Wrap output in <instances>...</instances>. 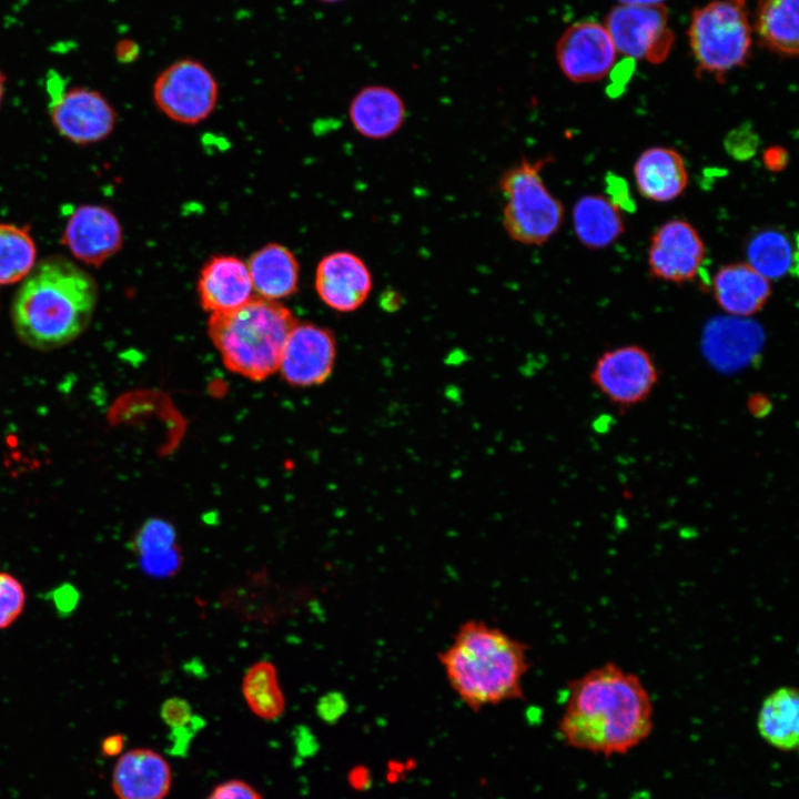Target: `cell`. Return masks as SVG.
Masks as SVG:
<instances>
[{
  "label": "cell",
  "instance_id": "obj_1",
  "mask_svg": "<svg viewBox=\"0 0 799 799\" xmlns=\"http://www.w3.org/2000/svg\"><path fill=\"white\" fill-rule=\"evenodd\" d=\"M653 726V702L640 678L606 663L568 684L558 730L573 748L611 756L638 746Z\"/></svg>",
  "mask_w": 799,
  "mask_h": 799
},
{
  "label": "cell",
  "instance_id": "obj_2",
  "mask_svg": "<svg viewBox=\"0 0 799 799\" xmlns=\"http://www.w3.org/2000/svg\"><path fill=\"white\" fill-rule=\"evenodd\" d=\"M529 647L483 619L463 621L438 654L445 678L472 711L524 698Z\"/></svg>",
  "mask_w": 799,
  "mask_h": 799
},
{
  "label": "cell",
  "instance_id": "obj_3",
  "mask_svg": "<svg viewBox=\"0 0 799 799\" xmlns=\"http://www.w3.org/2000/svg\"><path fill=\"white\" fill-rule=\"evenodd\" d=\"M97 299L89 273L68 259L50 256L21 281L11 305L13 328L32 348L64 346L88 327Z\"/></svg>",
  "mask_w": 799,
  "mask_h": 799
},
{
  "label": "cell",
  "instance_id": "obj_4",
  "mask_svg": "<svg viewBox=\"0 0 799 799\" xmlns=\"http://www.w3.org/2000/svg\"><path fill=\"white\" fill-rule=\"evenodd\" d=\"M296 323L281 303L252 296L237 309L211 314L208 333L231 372L263 381L279 370L284 344Z\"/></svg>",
  "mask_w": 799,
  "mask_h": 799
},
{
  "label": "cell",
  "instance_id": "obj_5",
  "mask_svg": "<svg viewBox=\"0 0 799 799\" xmlns=\"http://www.w3.org/2000/svg\"><path fill=\"white\" fill-rule=\"evenodd\" d=\"M548 161L549 156L536 161L524 156L499 176L502 224L507 235L520 244L543 245L563 223L564 206L542 176Z\"/></svg>",
  "mask_w": 799,
  "mask_h": 799
},
{
  "label": "cell",
  "instance_id": "obj_6",
  "mask_svg": "<svg viewBox=\"0 0 799 799\" xmlns=\"http://www.w3.org/2000/svg\"><path fill=\"white\" fill-rule=\"evenodd\" d=\"M747 0H714L694 10L688 30L698 70L722 79L745 64L751 47Z\"/></svg>",
  "mask_w": 799,
  "mask_h": 799
},
{
  "label": "cell",
  "instance_id": "obj_7",
  "mask_svg": "<svg viewBox=\"0 0 799 799\" xmlns=\"http://www.w3.org/2000/svg\"><path fill=\"white\" fill-rule=\"evenodd\" d=\"M219 85L211 71L194 59L166 67L153 84V100L162 113L183 124H196L214 110Z\"/></svg>",
  "mask_w": 799,
  "mask_h": 799
},
{
  "label": "cell",
  "instance_id": "obj_8",
  "mask_svg": "<svg viewBox=\"0 0 799 799\" xmlns=\"http://www.w3.org/2000/svg\"><path fill=\"white\" fill-rule=\"evenodd\" d=\"M651 354L640 345L627 344L605 351L591 370L594 386L620 408L646 401L658 382Z\"/></svg>",
  "mask_w": 799,
  "mask_h": 799
},
{
  "label": "cell",
  "instance_id": "obj_9",
  "mask_svg": "<svg viewBox=\"0 0 799 799\" xmlns=\"http://www.w3.org/2000/svg\"><path fill=\"white\" fill-rule=\"evenodd\" d=\"M605 28L616 51L651 63L664 62L675 40L661 3L617 6L607 14Z\"/></svg>",
  "mask_w": 799,
  "mask_h": 799
},
{
  "label": "cell",
  "instance_id": "obj_10",
  "mask_svg": "<svg viewBox=\"0 0 799 799\" xmlns=\"http://www.w3.org/2000/svg\"><path fill=\"white\" fill-rule=\"evenodd\" d=\"M49 89L51 120L63 138L77 144H90L111 134L117 114L100 92L80 87L63 91L54 84Z\"/></svg>",
  "mask_w": 799,
  "mask_h": 799
},
{
  "label": "cell",
  "instance_id": "obj_11",
  "mask_svg": "<svg viewBox=\"0 0 799 799\" xmlns=\"http://www.w3.org/2000/svg\"><path fill=\"white\" fill-rule=\"evenodd\" d=\"M335 358L336 341L331 330L296 323L284 344L277 371L291 385H318L332 374Z\"/></svg>",
  "mask_w": 799,
  "mask_h": 799
},
{
  "label": "cell",
  "instance_id": "obj_12",
  "mask_svg": "<svg viewBox=\"0 0 799 799\" xmlns=\"http://www.w3.org/2000/svg\"><path fill=\"white\" fill-rule=\"evenodd\" d=\"M616 52L606 28L593 21L569 26L556 44V59L562 72L576 83L604 78L614 65Z\"/></svg>",
  "mask_w": 799,
  "mask_h": 799
},
{
  "label": "cell",
  "instance_id": "obj_13",
  "mask_svg": "<svg viewBox=\"0 0 799 799\" xmlns=\"http://www.w3.org/2000/svg\"><path fill=\"white\" fill-rule=\"evenodd\" d=\"M705 245L697 230L688 222L672 220L653 235L648 251L651 274L660 280L682 283L700 271Z\"/></svg>",
  "mask_w": 799,
  "mask_h": 799
},
{
  "label": "cell",
  "instance_id": "obj_14",
  "mask_svg": "<svg viewBox=\"0 0 799 799\" xmlns=\"http://www.w3.org/2000/svg\"><path fill=\"white\" fill-rule=\"evenodd\" d=\"M123 233L118 218L108 208L85 204L69 216L62 244L79 261L100 266L122 246Z\"/></svg>",
  "mask_w": 799,
  "mask_h": 799
},
{
  "label": "cell",
  "instance_id": "obj_15",
  "mask_svg": "<svg viewBox=\"0 0 799 799\" xmlns=\"http://www.w3.org/2000/svg\"><path fill=\"white\" fill-rule=\"evenodd\" d=\"M315 289L320 299L332 310L350 313L368 299L373 277L367 264L348 251L324 256L315 272Z\"/></svg>",
  "mask_w": 799,
  "mask_h": 799
},
{
  "label": "cell",
  "instance_id": "obj_16",
  "mask_svg": "<svg viewBox=\"0 0 799 799\" xmlns=\"http://www.w3.org/2000/svg\"><path fill=\"white\" fill-rule=\"evenodd\" d=\"M172 781L169 761L150 748L123 752L112 772V789L118 799H165Z\"/></svg>",
  "mask_w": 799,
  "mask_h": 799
},
{
  "label": "cell",
  "instance_id": "obj_17",
  "mask_svg": "<svg viewBox=\"0 0 799 799\" xmlns=\"http://www.w3.org/2000/svg\"><path fill=\"white\" fill-rule=\"evenodd\" d=\"M196 290L202 309L211 314L237 309L253 293L246 263L232 255L208 260L201 269Z\"/></svg>",
  "mask_w": 799,
  "mask_h": 799
},
{
  "label": "cell",
  "instance_id": "obj_18",
  "mask_svg": "<svg viewBox=\"0 0 799 799\" xmlns=\"http://www.w3.org/2000/svg\"><path fill=\"white\" fill-rule=\"evenodd\" d=\"M348 117L353 128L370 140H385L404 125L406 105L392 88L372 84L362 88L351 100Z\"/></svg>",
  "mask_w": 799,
  "mask_h": 799
},
{
  "label": "cell",
  "instance_id": "obj_19",
  "mask_svg": "<svg viewBox=\"0 0 799 799\" xmlns=\"http://www.w3.org/2000/svg\"><path fill=\"white\" fill-rule=\"evenodd\" d=\"M711 286L718 306L735 317L755 315L762 310L771 295L770 281L747 262L719 269Z\"/></svg>",
  "mask_w": 799,
  "mask_h": 799
},
{
  "label": "cell",
  "instance_id": "obj_20",
  "mask_svg": "<svg viewBox=\"0 0 799 799\" xmlns=\"http://www.w3.org/2000/svg\"><path fill=\"white\" fill-rule=\"evenodd\" d=\"M634 174L640 194L656 202L676 199L688 183L681 155L676 150L663 146L645 150L635 163Z\"/></svg>",
  "mask_w": 799,
  "mask_h": 799
},
{
  "label": "cell",
  "instance_id": "obj_21",
  "mask_svg": "<svg viewBox=\"0 0 799 799\" xmlns=\"http://www.w3.org/2000/svg\"><path fill=\"white\" fill-rule=\"evenodd\" d=\"M246 265L253 291L260 297L276 301L296 292L300 265L286 246L269 243L255 251Z\"/></svg>",
  "mask_w": 799,
  "mask_h": 799
},
{
  "label": "cell",
  "instance_id": "obj_22",
  "mask_svg": "<svg viewBox=\"0 0 799 799\" xmlns=\"http://www.w3.org/2000/svg\"><path fill=\"white\" fill-rule=\"evenodd\" d=\"M757 727L770 746L782 751L795 750L799 730L798 690L782 686L771 691L761 704Z\"/></svg>",
  "mask_w": 799,
  "mask_h": 799
},
{
  "label": "cell",
  "instance_id": "obj_23",
  "mask_svg": "<svg viewBox=\"0 0 799 799\" xmlns=\"http://www.w3.org/2000/svg\"><path fill=\"white\" fill-rule=\"evenodd\" d=\"M573 225L577 239L588 249L606 247L624 232L619 209L601 195H585L575 203Z\"/></svg>",
  "mask_w": 799,
  "mask_h": 799
},
{
  "label": "cell",
  "instance_id": "obj_24",
  "mask_svg": "<svg viewBox=\"0 0 799 799\" xmlns=\"http://www.w3.org/2000/svg\"><path fill=\"white\" fill-rule=\"evenodd\" d=\"M799 0H759L756 32L767 49L781 57L798 54Z\"/></svg>",
  "mask_w": 799,
  "mask_h": 799
},
{
  "label": "cell",
  "instance_id": "obj_25",
  "mask_svg": "<svg viewBox=\"0 0 799 799\" xmlns=\"http://www.w3.org/2000/svg\"><path fill=\"white\" fill-rule=\"evenodd\" d=\"M242 694L250 710L263 720H276L285 710L276 668L267 660H260L247 669L242 680Z\"/></svg>",
  "mask_w": 799,
  "mask_h": 799
},
{
  "label": "cell",
  "instance_id": "obj_26",
  "mask_svg": "<svg viewBox=\"0 0 799 799\" xmlns=\"http://www.w3.org/2000/svg\"><path fill=\"white\" fill-rule=\"evenodd\" d=\"M747 263L766 279L776 280L790 273L793 249L789 237L778 230H762L747 244Z\"/></svg>",
  "mask_w": 799,
  "mask_h": 799
},
{
  "label": "cell",
  "instance_id": "obj_27",
  "mask_svg": "<svg viewBox=\"0 0 799 799\" xmlns=\"http://www.w3.org/2000/svg\"><path fill=\"white\" fill-rule=\"evenodd\" d=\"M37 249L27 226L0 223V285L21 282L36 264Z\"/></svg>",
  "mask_w": 799,
  "mask_h": 799
},
{
  "label": "cell",
  "instance_id": "obj_28",
  "mask_svg": "<svg viewBox=\"0 0 799 799\" xmlns=\"http://www.w3.org/2000/svg\"><path fill=\"white\" fill-rule=\"evenodd\" d=\"M175 529L162 518H151L143 524L135 537L140 560L164 555L175 548Z\"/></svg>",
  "mask_w": 799,
  "mask_h": 799
},
{
  "label": "cell",
  "instance_id": "obj_29",
  "mask_svg": "<svg viewBox=\"0 0 799 799\" xmlns=\"http://www.w3.org/2000/svg\"><path fill=\"white\" fill-rule=\"evenodd\" d=\"M24 605L26 591L22 584L11 574L0 572V629L14 623Z\"/></svg>",
  "mask_w": 799,
  "mask_h": 799
},
{
  "label": "cell",
  "instance_id": "obj_30",
  "mask_svg": "<svg viewBox=\"0 0 799 799\" xmlns=\"http://www.w3.org/2000/svg\"><path fill=\"white\" fill-rule=\"evenodd\" d=\"M160 716L173 731L191 727L201 720L193 714L189 701L181 697L166 699L161 706Z\"/></svg>",
  "mask_w": 799,
  "mask_h": 799
},
{
  "label": "cell",
  "instance_id": "obj_31",
  "mask_svg": "<svg viewBox=\"0 0 799 799\" xmlns=\"http://www.w3.org/2000/svg\"><path fill=\"white\" fill-rule=\"evenodd\" d=\"M758 144V136L748 124L729 132L725 141L727 152L737 160L751 158L756 153Z\"/></svg>",
  "mask_w": 799,
  "mask_h": 799
},
{
  "label": "cell",
  "instance_id": "obj_32",
  "mask_svg": "<svg viewBox=\"0 0 799 799\" xmlns=\"http://www.w3.org/2000/svg\"><path fill=\"white\" fill-rule=\"evenodd\" d=\"M205 799H263V796L245 780L229 779L218 783Z\"/></svg>",
  "mask_w": 799,
  "mask_h": 799
},
{
  "label": "cell",
  "instance_id": "obj_33",
  "mask_svg": "<svg viewBox=\"0 0 799 799\" xmlns=\"http://www.w3.org/2000/svg\"><path fill=\"white\" fill-rule=\"evenodd\" d=\"M607 192L610 195L608 199L618 209L633 210L635 203L630 196L626 182L614 174L607 176Z\"/></svg>",
  "mask_w": 799,
  "mask_h": 799
},
{
  "label": "cell",
  "instance_id": "obj_34",
  "mask_svg": "<svg viewBox=\"0 0 799 799\" xmlns=\"http://www.w3.org/2000/svg\"><path fill=\"white\" fill-rule=\"evenodd\" d=\"M342 706L343 701L337 694H327L318 700L316 710L323 720L331 721L342 712Z\"/></svg>",
  "mask_w": 799,
  "mask_h": 799
},
{
  "label": "cell",
  "instance_id": "obj_35",
  "mask_svg": "<svg viewBox=\"0 0 799 799\" xmlns=\"http://www.w3.org/2000/svg\"><path fill=\"white\" fill-rule=\"evenodd\" d=\"M789 155L781 146H770L763 153V163L771 171H781L786 168Z\"/></svg>",
  "mask_w": 799,
  "mask_h": 799
},
{
  "label": "cell",
  "instance_id": "obj_36",
  "mask_svg": "<svg viewBox=\"0 0 799 799\" xmlns=\"http://www.w3.org/2000/svg\"><path fill=\"white\" fill-rule=\"evenodd\" d=\"M770 407L769 398L761 394H754L748 401V409L755 416L766 415L770 411Z\"/></svg>",
  "mask_w": 799,
  "mask_h": 799
},
{
  "label": "cell",
  "instance_id": "obj_37",
  "mask_svg": "<svg viewBox=\"0 0 799 799\" xmlns=\"http://www.w3.org/2000/svg\"><path fill=\"white\" fill-rule=\"evenodd\" d=\"M139 53V47L132 41L123 40L117 45V55L121 61H131Z\"/></svg>",
  "mask_w": 799,
  "mask_h": 799
},
{
  "label": "cell",
  "instance_id": "obj_38",
  "mask_svg": "<svg viewBox=\"0 0 799 799\" xmlns=\"http://www.w3.org/2000/svg\"><path fill=\"white\" fill-rule=\"evenodd\" d=\"M123 739L121 736H111L103 742V750L107 755H117L121 751Z\"/></svg>",
  "mask_w": 799,
  "mask_h": 799
},
{
  "label": "cell",
  "instance_id": "obj_39",
  "mask_svg": "<svg viewBox=\"0 0 799 799\" xmlns=\"http://www.w3.org/2000/svg\"><path fill=\"white\" fill-rule=\"evenodd\" d=\"M621 4H656L663 0H619Z\"/></svg>",
  "mask_w": 799,
  "mask_h": 799
},
{
  "label": "cell",
  "instance_id": "obj_40",
  "mask_svg": "<svg viewBox=\"0 0 799 799\" xmlns=\"http://www.w3.org/2000/svg\"><path fill=\"white\" fill-rule=\"evenodd\" d=\"M4 84H6V77H4V74L0 71V104H1V102H2L3 94H4Z\"/></svg>",
  "mask_w": 799,
  "mask_h": 799
},
{
  "label": "cell",
  "instance_id": "obj_41",
  "mask_svg": "<svg viewBox=\"0 0 799 799\" xmlns=\"http://www.w3.org/2000/svg\"><path fill=\"white\" fill-rule=\"evenodd\" d=\"M317 1L323 2V3H337V2H341V1H343V0H317Z\"/></svg>",
  "mask_w": 799,
  "mask_h": 799
}]
</instances>
